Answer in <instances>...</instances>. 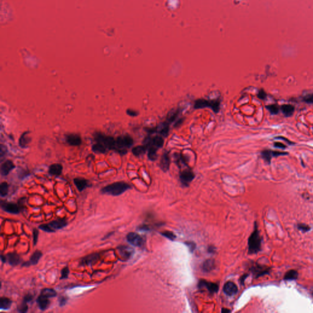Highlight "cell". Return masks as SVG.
Listing matches in <instances>:
<instances>
[{
	"mask_svg": "<svg viewBox=\"0 0 313 313\" xmlns=\"http://www.w3.org/2000/svg\"><path fill=\"white\" fill-rule=\"evenodd\" d=\"M131 186L127 182H116L102 188L101 193L103 194L116 196L122 195L127 190L131 189Z\"/></svg>",
	"mask_w": 313,
	"mask_h": 313,
	"instance_id": "6da1fadb",
	"label": "cell"
},
{
	"mask_svg": "<svg viewBox=\"0 0 313 313\" xmlns=\"http://www.w3.org/2000/svg\"><path fill=\"white\" fill-rule=\"evenodd\" d=\"M133 144V140L130 135L118 136L116 139L115 151L121 155H125L127 152V149L131 148Z\"/></svg>",
	"mask_w": 313,
	"mask_h": 313,
	"instance_id": "7a4b0ae2",
	"label": "cell"
},
{
	"mask_svg": "<svg viewBox=\"0 0 313 313\" xmlns=\"http://www.w3.org/2000/svg\"><path fill=\"white\" fill-rule=\"evenodd\" d=\"M221 102L219 99L206 100L204 99H197L195 101L193 107L195 109H203L209 108L215 113H217L220 110Z\"/></svg>",
	"mask_w": 313,
	"mask_h": 313,
	"instance_id": "3957f363",
	"label": "cell"
},
{
	"mask_svg": "<svg viewBox=\"0 0 313 313\" xmlns=\"http://www.w3.org/2000/svg\"><path fill=\"white\" fill-rule=\"evenodd\" d=\"M248 253L256 254L261 250V238L258 227L256 225L254 231L248 239Z\"/></svg>",
	"mask_w": 313,
	"mask_h": 313,
	"instance_id": "277c9868",
	"label": "cell"
},
{
	"mask_svg": "<svg viewBox=\"0 0 313 313\" xmlns=\"http://www.w3.org/2000/svg\"><path fill=\"white\" fill-rule=\"evenodd\" d=\"M95 141L105 146L107 149L114 150L116 148V139L113 136H107L101 133H97L94 135Z\"/></svg>",
	"mask_w": 313,
	"mask_h": 313,
	"instance_id": "5b68a950",
	"label": "cell"
},
{
	"mask_svg": "<svg viewBox=\"0 0 313 313\" xmlns=\"http://www.w3.org/2000/svg\"><path fill=\"white\" fill-rule=\"evenodd\" d=\"M126 239L127 242L133 246L141 247L144 245V239L141 236L136 232H129L127 235Z\"/></svg>",
	"mask_w": 313,
	"mask_h": 313,
	"instance_id": "8992f818",
	"label": "cell"
},
{
	"mask_svg": "<svg viewBox=\"0 0 313 313\" xmlns=\"http://www.w3.org/2000/svg\"><path fill=\"white\" fill-rule=\"evenodd\" d=\"M195 177V173L190 169H186L182 171L179 175V178L181 183L184 186H188L189 183L194 179Z\"/></svg>",
	"mask_w": 313,
	"mask_h": 313,
	"instance_id": "52a82bcc",
	"label": "cell"
},
{
	"mask_svg": "<svg viewBox=\"0 0 313 313\" xmlns=\"http://www.w3.org/2000/svg\"><path fill=\"white\" fill-rule=\"evenodd\" d=\"M1 207L4 211L11 214H18L20 211V208L17 204L4 201H1Z\"/></svg>",
	"mask_w": 313,
	"mask_h": 313,
	"instance_id": "ba28073f",
	"label": "cell"
},
{
	"mask_svg": "<svg viewBox=\"0 0 313 313\" xmlns=\"http://www.w3.org/2000/svg\"><path fill=\"white\" fill-rule=\"evenodd\" d=\"M198 287L199 289H206L211 294H215L218 291V285L217 284L205 280H201L199 282Z\"/></svg>",
	"mask_w": 313,
	"mask_h": 313,
	"instance_id": "9c48e42d",
	"label": "cell"
},
{
	"mask_svg": "<svg viewBox=\"0 0 313 313\" xmlns=\"http://www.w3.org/2000/svg\"><path fill=\"white\" fill-rule=\"evenodd\" d=\"M171 163V159L170 157L169 152L165 151L164 152L160 161V167L162 170L164 172H166L169 170Z\"/></svg>",
	"mask_w": 313,
	"mask_h": 313,
	"instance_id": "30bf717a",
	"label": "cell"
},
{
	"mask_svg": "<svg viewBox=\"0 0 313 313\" xmlns=\"http://www.w3.org/2000/svg\"><path fill=\"white\" fill-rule=\"evenodd\" d=\"M117 251L121 258L124 260H128V259H130L133 253V250L132 248L125 245H121L118 246Z\"/></svg>",
	"mask_w": 313,
	"mask_h": 313,
	"instance_id": "8fae6325",
	"label": "cell"
},
{
	"mask_svg": "<svg viewBox=\"0 0 313 313\" xmlns=\"http://www.w3.org/2000/svg\"><path fill=\"white\" fill-rule=\"evenodd\" d=\"M47 224L54 232L56 230H59L66 227L67 225V221L64 218H59L50 221L49 223H47Z\"/></svg>",
	"mask_w": 313,
	"mask_h": 313,
	"instance_id": "7c38bea8",
	"label": "cell"
},
{
	"mask_svg": "<svg viewBox=\"0 0 313 313\" xmlns=\"http://www.w3.org/2000/svg\"><path fill=\"white\" fill-rule=\"evenodd\" d=\"M66 141L70 146H78L82 143L80 136L78 134H68L66 136Z\"/></svg>",
	"mask_w": 313,
	"mask_h": 313,
	"instance_id": "4fadbf2b",
	"label": "cell"
},
{
	"mask_svg": "<svg viewBox=\"0 0 313 313\" xmlns=\"http://www.w3.org/2000/svg\"><path fill=\"white\" fill-rule=\"evenodd\" d=\"M99 258L100 256L98 253H93L87 255L82 259L81 261H80V264L86 265V266L92 265L99 260Z\"/></svg>",
	"mask_w": 313,
	"mask_h": 313,
	"instance_id": "5bb4252c",
	"label": "cell"
},
{
	"mask_svg": "<svg viewBox=\"0 0 313 313\" xmlns=\"http://www.w3.org/2000/svg\"><path fill=\"white\" fill-rule=\"evenodd\" d=\"M223 291L226 295L229 296H232L235 295L237 292V286L232 281H228L224 285Z\"/></svg>",
	"mask_w": 313,
	"mask_h": 313,
	"instance_id": "9a60e30c",
	"label": "cell"
},
{
	"mask_svg": "<svg viewBox=\"0 0 313 313\" xmlns=\"http://www.w3.org/2000/svg\"><path fill=\"white\" fill-rule=\"evenodd\" d=\"M49 299L41 294L37 297L36 302L39 309L41 311H45L49 308L50 303Z\"/></svg>",
	"mask_w": 313,
	"mask_h": 313,
	"instance_id": "2e32d148",
	"label": "cell"
},
{
	"mask_svg": "<svg viewBox=\"0 0 313 313\" xmlns=\"http://www.w3.org/2000/svg\"><path fill=\"white\" fill-rule=\"evenodd\" d=\"M15 166L14 163L10 160H6V161L1 165V174L3 176L7 175L9 173L14 170Z\"/></svg>",
	"mask_w": 313,
	"mask_h": 313,
	"instance_id": "e0dca14e",
	"label": "cell"
},
{
	"mask_svg": "<svg viewBox=\"0 0 313 313\" xmlns=\"http://www.w3.org/2000/svg\"><path fill=\"white\" fill-rule=\"evenodd\" d=\"M155 128L156 132H158L160 135L162 136L163 137H167L170 132V124L165 121L156 127Z\"/></svg>",
	"mask_w": 313,
	"mask_h": 313,
	"instance_id": "ac0fdd59",
	"label": "cell"
},
{
	"mask_svg": "<svg viewBox=\"0 0 313 313\" xmlns=\"http://www.w3.org/2000/svg\"><path fill=\"white\" fill-rule=\"evenodd\" d=\"M7 260L12 266H17L20 263V256L16 253H10L7 254Z\"/></svg>",
	"mask_w": 313,
	"mask_h": 313,
	"instance_id": "d6986e66",
	"label": "cell"
},
{
	"mask_svg": "<svg viewBox=\"0 0 313 313\" xmlns=\"http://www.w3.org/2000/svg\"><path fill=\"white\" fill-rule=\"evenodd\" d=\"M74 182L79 191H83L88 186H89V182L85 179L77 178L74 179Z\"/></svg>",
	"mask_w": 313,
	"mask_h": 313,
	"instance_id": "ffe728a7",
	"label": "cell"
},
{
	"mask_svg": "<svg viewBox=\"0 0 313 313\" xmlns=\"http://www.w3.org/2000/svg\"><path fill=\"white\" fill-rule=\"evenodd\" d=\"M63 167L59 163H54L50 166L49 173L50 174L55 176H59L61 174Z\"/></svg>",
	"mask_w": 313,
	"mask_h": 313,
	"instance_id": "44dd1931",
	"label": "cell"
},
{
	"mask_svg": "<svg viewBox=\"0 0 313 313\" xmlns=\"http://www.w3.org/2000/svg\"><path fill=\"white\" fill-rule=\"evenodd\" d=\"M280 110L285 117H291L294 113L295 107L290 104H284L280 107Z\"/></svg>",
	"mask_w": 313,
	"mask_h": 313,
	"instance_id": "7402d4cb",
	"label": "cell"
},
{
	"mask_svg": "<svg viewBox=\"0 0 313 313\" xmlns=\"http://www.w3.org/2000/svg\"><path fill=\"white\" fill-rule=\"evenodd\" d=\"M180 113V109H176L171 110L169 113L168 114L166 119V121L169 124H171L174 121H176L178 117L179 116V114Z\"/></svg>",
	"mask_w": 313,
	"mask_h": 313,
	"instance_id": "603a6c76",
	"label": "cell"
},
{
	"mask_svg": "<svg viewBox=\"0 0 313 313\" xmlns=\"http://www.w3.org/2000/svg\"><path fill=\"white\" fill-rule=\"evenodd\" d=\"M148 150V148L144 144L140 146H137L133 148L132 150V152L133 154L136 157H139L146 153V152Z\"/></svg>",
	"mask_w": 313,
	"mask_h": 313,
	"instance_id": "cb8c5ba5",
	"label": "cell"
},
{
	"mask_svg": "<svg viewBox=\"0 0 313 313\" xmlns=\"http://www.w3.org/2000/svg\"><path fill=\"white\" fill-rule=\"evenodd\" d=\"M12 300L7 297H1L0 299V308L1 310L9 309L12 306Z\"/></svg>",
	"mask_w": 313,
	"mask_h": 313,
	"instance_id": "d4e9b609",
	"label": "cell"
},
{
	"mask_svg": "<svg viewBox=\"0 0 313 313\" xmlns=\"http://www.w3.org/2000/svg\"><path fill=\"white\" fill-rule=\"evenodd\" d=\"M215 266V261L213 259H207L203 264L202 269L205 272H209L214 269Z\"/></svg>",
	"mask_w": 313,
	"mask_h": 313,
	"instance_id": "484cf974",
	"label": "cell"
},
{
	"mask_svg": "<svg viewBox=\"0 0 313 313\" xmlns=\"http://www.w3.org/2000/svg\"><path fill=\"white\" fill-rule=\"evenodd\" d=\"M42 253L41 251H39V250L35 251L30 257V259L29 261L31 265H36L39 262V260L41 259V258H42Z\"/></svg>",
	"mask_w": 313,
	"mask_h": 313,
	"instance_id": "4316f807",
	"label": "cell"
},
{
	"mask_svg": "<svg viewBox=\"0 0 313 313\" xmlns=\"http://www.w3.org/2000/svg\"><path fill=\"white\" fill-rule=\"evenodd\" d=\"M92 150L95 153L98 154H105L107 151V149L105 146L100 143H96L92 146Z\"/></svg>",
	"mask_w": 313,
	"mask_h": 313,
	"instance_id": "83f0119b",
	"label": "cell"
},
{
	"mask_svg": "<svg viewBox=\"0 0 313 313\" xmlns=\"http://www.w3.org/2000/svg\"><path fill=\"white\" fill-rule=\"evenodd\" d=\"M298 276H299V274H298L297 271H296L295 270H291L289 271H288L287 272H286V274H285L284 277V279L289 280V281L295 280L296 279H297Z\"/></svg>",
	"mask_w": 313,
	"mask_h": 313,
	"instance_id": "f1b7e54d",
	"label": "cell"
},
{
	"mask_svg": "<svg viewBox=\"0 0 313 313\" xmlns=\"http://www.w3.org/2000/svg\"><path fill=\"white\" fill-rule=\"evenodd\" d=\"M28 132L24 133L19 139V145L23 148H26L29 143V138L28 136Z\"/></svg>",
	"mask_w": 313,
	"mask_h": 313,
	"instance_id": "f546056e",
	"label": "cell"
},
{
	"mask_svg": "<svg viewBox=\"0 0 313 313\" xmlns=\"http://www.w3.org/2000/svg\"><path fill=\"white\" fill-rule=\"evenodd\" d=\"M261 157L264 160V161L268 164H270L271 163V158L273 157L271 154V150H263L261 152Z\"/></svg>",
	"mask_w": 313,
	"mask_h": 313,
	"instance_id": "4dcf8cb0",
	"label": "cell"
},
{
	"mask_svg": "<svg viewBox=\"0 0 313 313\" xmlns=\"http://www.w3.org/2000/svg\"><path fill=\"white\" fill-rule=\"evenodd\" d=\"M41 294L44 295V296L47 297L49 298V299L55 297L57 295V292H56V291L54 290L53 289H51V288L44 289H42V291H41Z\"/></svg>",
	"mask_w": 313,
	"mask_h": 313,
	"instance_id": "1f68e13d",
	"label": "cell"
},
{
	"mask_svg": "<svg viewBox=\"0 0 313 313\" xmlns=\"http://www.w3.org/2000/svg\"><path fill=\"white\" fill-rule=\"evenodd\" d=\"M158 149L154 148V147H149L148 149V158L150 160H151V161H155V160H156L157 159V151Z\"/></svg>",
	"mask_w": 313,
	"mask_h": 313,
	"instance_id": "d6a6232c",
	"label": "cell"
},
{
	"mask_svg": "<svg viewBox=\"0 0 313 313\" xmlns=\"http://www.w3.org/2000/svg\"><path fill=\"white\" fill-rule=\"evenodd\" d=\"M9 192V185L6 182H3L0 185V195L1 197H5Z\"/></svg>",
	"mask_w": 313,
	"mask_h": 313,
	"instance_id": "836d02e7",
	"label": "cell"
},
{
	"mask_svg": "<svg viewBox=\"0 0 313 313\" xmlns=\"http://www.w3.org/2000/svg\"><path fill=\"white\" fill-rule=\"evenodd\" d=\"M266 108L271 115H277L279 111V107L276 104H271L266 106Z\"/></svg>",
	"mask_w": 313,
	"mask_h": 313,
	"instance_id": "e575fe53",
	"label": "cell"
},
{
	"mask_svg": "<svg viewBox=\"0 0 313 313\" xmlns=\"http://www.w3.org/2000/svg\"><path fill=\"white\" fill-rule=\"evenodd\" d=\"M69 273H70V270H69V269L68 267H64L62 270H61V279H67L69 276Z\"/></svg>",
	"mask_w": 313,
	"mask_h": 313,
	"instance_id": "d590c367",
	"label": "cell"
},
{
	"mask_svg": "<svg viewBox=\"0 0 313 313\" xmlns=\"http://www.w3.org/2000/svg\"><path fill=\"white\" fill-rule=\"evenodd\" d=\"M28 307L27 305V303L24 302L23 301H22L21 304H20V305L17 308L18 312H21V313H25V312H27L28 311Z\"/></svg>",
	"mask_w": 313,
	"mask_h": 313,
	"instance_id": "8d00e7d4",
	"label": "cell"
},
{
	"mask_svg": "<svg viewBox=\"0 0 313 313\" xmlns=\"http://www.w3.org/2000/svg\"><path fill=\"white\" fill-rule=\"evenodd\" d=\"M162 234L165 237H166L167 239H169L171 240H174L175 238V234L170 231H164L162 232Z\"/></svg>",
	"mask_w": 313,
	"mask_h": 313,
	"instance_id": "74e56055",
	"label": "cell"
},
{
	"mask_svg": "<svg viewBox=\"0 0 313 313\" xmlns=\"http://www.w3.org/2000/svg\"><path fill=\"white\" fill-rule=\"evenodd\" d=\"M267 93L266 92V91H265L264 90L261 89L259 91H258V94H257V97H258L259 99L261 100H265L266 99L267 97Z\"/></svg>",
	"mask_w": 313,
	"mask_h": 313,
	"instance_id": "f35d334b",
	"label": "cell"
},
{
	"mask_svg": "<svg viewBox=\"0 0 313 313\" xmlns=\"http://www.w3.org/2000/svg\"><path fill=\"white\" fill-rule=\"evenodd\" d=\"M303 100L307 103L312 104L313 103V94H308L304 96L303 99Z\"/></svg>",
	"mask_w": 313,
	"mask_h": 313,
	"instance_id": "ab89813d",
	"label": "cell"
},
{
	"mask_svg": "<svg viewBox=\"0 0 313 313\" xmlns=\"http://www.w3.org/2000/svg\"><path fill=\"white\" fill-rule=\"evenodd\" d=\"M39 228L40 229H41L42 231H45V232H53L52 231V230L50 228V227L49 226V225H48L47 223V224H41V225H40L39 226Z\"/></svg>",
	"mask_w": 313,
	"mask_h": 313,
	"instance_id": "60d3db41",
	"label": "cell"
},
{
	"mask_svg": "<svg viewBox=\"0 0 313 313\" xmlns=\"http://www.w3.org/2000/svg\"><path fill=\"white\" fill-rule=\"evenodd\" d=\"M39 237V231L36 229H34L33 231V245H36Z\"/></svg>",
	"mask_w": 313,
	"mask_h": 313,
	"instance_id": "b9f144b4",
	"label": "cell"
},
{
	"mask_svg": "<svg viewBox=\"0 0 313 313\" xmlns=\"http://www.w3.org/2000/svg\"><path fill=\"white\" fill-rule=\"evenodd\" d=\"M298 228L303 231V232H307L308 231H309L310 229V227L307 225V224H298Z\"/></svg>",
	"mask_w": 313,
	"mask_h": 313,
	"instance_id": "7bdbcfd3",
	"label": "cell"
},
{
	"mask_svg": "<svg viewBox=\"0 0 313 313\" xmlns=\"http://www.w3.org/2000/svg\"><path fill=\"white\" fill-rule=\"evenodd\" d=\"M67 300H68V299L67 297H64V296L60 297L59 299V307H62L65 306L67 302Z\"/></svg>",
	"mask_w": 313,
	"mask_h": 313,
	"instance_id": "ee69618b",
	"label": "cell"
},
{
	"mask_svg": "<svg viewBox=\"0 0 313 313\" xmlns=\"http://www.w3.org/2000/svg\"><path fill=\"white\" fill-rule=\"evenodd\" d=\"M127 114L130 116H132V117H135V116H137L138 115V112L136 111L135 110H130V109H128L127 110V111H126Z\"/></svg>",
	"mask_w": 313,
	"mask_h": 313,
	"instance_id": "f6af8a7d",
	"label": "cell"
},
{
	"mask_svg": "<svg viewBox=\"0 0 313 313\" xmlns=\"http://www.w3.org/2000/svg\"><path fill=\"white\" fill-rule=\"evenodd\" d=\"M33 299V295L31 294H28L24 297L23 299V302L28 303V302H31Z\"/></svg>",
	"mask_w": 313,
	"mask_h": 313,
	"instance_id": "bcb514c9",
	"label": "cell"
},
{
	"mask_svg": "<svg viewBox=\"0 0 313 313\" xmlns=\"http://www.w3.org/2000/svg\"><path fill=\"white\" fill-rule=\"evenodd\" d=\"M274 146L276 148H279V149H284L287 148V146L285 145L284 144L282 143H280V142H275L274 143Z\"/></svg>",
	"mask_w": 313,
	"mask_h": 313,
	"instance_id": "7dc6e473",
	"label": "cell"
},
{
	"mask_svg": "<svg viewBox=\"0 0 313 313\" xmlns=\"http://www.w3.org/2000/svg\"><path fill=\"white\" fill-rule=\"evenodd\" d=\"M276 139H279V140H283V141H286L287 143H288L289 144V145H293V144H294L293 142L289 140H288V139L286 138L285 137H283V136H278V137H276Z\"/></svg>",
	"mask_w": 313,
	"mask_h": 313,
	"instance_id": "c3c4849f",
	"label": "cell"
},
{
	"mask_svg": "<svg viewBox=\"0 0 313 313\" xmlns=\"http://www.w3.org/2000/svg\"><path fill=\"white\" fill-rule=\"evenodd\" d=\"M183 118H180V119H179L178 120H176L175 121V123L174 124V127H179L180 125H181L182 124H183Z\"/></svg>",
	"mask_w": 313,
	"mask_h": 313,
	"instance_id": "681fc988",
	"label": "cell"
},
{
	"mask_svg": "<svg viewBox=\"0 0 313 313\" xmlns=\"http://www.w3.org/2000/svg\"><path fill=\"white\" fill-rule=\"evenodd\" d=\"M187 245L188 246L189 249L191 250V251H193L195 250V244H193V242H187Z\"/></svg>",
	"mask_w": 313,
	"mask_h": 313,
	"instance_id": "f907efd6",
	"label": "cell"
},
{
	"mask_svg": "<svg viewBox=\"0 0 313 313\" xmlns=\"http://www.w3.org/2000/svg\"><path fill=\"white\" fill-rule=\"evenodd\" d=\"M1 261L3 263H5L6 262V261H7V258H6V257H5V256H3V255L1 256Z\"/></svg>",
	"mask_w": 313,
	"mask_h": 313,
	"instance_id": "816d5d0a",
	"label": "cell"
},
{
	"mask_svg": "<svg viewBox=\"0 0 313 313\" xmlns=\"http://www.w3.org/2000/svg\"><path fill=\"white\" fill-rule=\"evenodd\" d=\"M113 233H114V232H110V233H108V234H107V235H106V236H105V237H104V238H103V239H103V240H105V239H107V238H108V237H109L110 236H111L112 234H113Z\"/></svg>",
	"mask_w": 313,
	"mask_h": 313,
	"instance_id": "f5cc1de1",
	"label": "cell"
},
{
	"mask_svg": "<svg viewBox=\"0 0 313 313\" xmlns=\"http://www.w3.org/2000/svg\"><path fill=\"white\" fill-rule=\"evenodd\" d=\"M221 312H230V310H228V309H224V308H223V309H222Z\"/></svg>",
	"mask_w": 313,
	"mask_h": 313,
	"instance_id": "db71d44e",
	"label": "cell"
},
{
	"mask_svg": "<svg viewBox=\"0 0 313 313\" xmlns=\"http://www.w3.org/2000/svg\"><path fill=\"white\" fill-rule=\"evenodd\" d=\"M312 295H313V292H312Z\"/></svg>",
	"mask_w": 313,
	"mask_h": 313,
	"instance_id": "11a10c76",
	"label": "cell"
}]
</instances>
